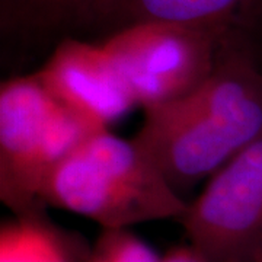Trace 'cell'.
I'll list each match as a JSON object with an SVG mask.
<instances>
[{"label":"cell","instance_id":"12","mask_svg":"<svg viewBox=\"0 0 262 262\" xmlns=\"http://www.w3.org/2000/svg\"><path fill=\"white\" fill-rule=\"evenodd\" d=\"M252 262H262V249L259 251V253H258V255H256V256L253 258Z\"/></svg>","mask_w":262,"mask_h":262},{"label":"cell","instance_id":"5","mask_svg":"<svg viewBox=\"0 0 262 262\" xmlns=\"http://www.w3.org/2000/svg\"><path fill=\"white\" fill-rule=\"evenodd\" d=\"M178 220L208 262H252L262 249V140L219 169Z\"/></svg>","mask_w":262,"mask_h":262},{"label":"cell","instance_id":"13","mask_svg":"<svg viewBox=\"0 0 262 262\" xmlns=\"http://www.w3.org/2000/svg\"><path fill=\"white\" fill-rule=\"evenodd\" d=\"M261 32H262V31H261Z\"/></svg>","mask_w":262,"mask_h":262},{"label":"cell","instance_id":"6","mask_svg":"<svg viewBox=\"0 0 262 262\" xmlns=\"http://www.w3.org/2000/svg\"><path fill=\"white\" fill-rule=\"evenodd\" d=\"M35 75L64 108L110 130L136 102L103 44L66 39Z\"/></svg>","mask_w":262,"mask_h":262},{"label":"cell","instance_id":"7","mask_svg":"<svg viewBox=\"0 0 262 262\" xmlns=\"http://www.w3.org/2000/svg\"><path fill=\"white\" fill-rule=\"evenodd\" d=\"M169 24L220 37L262 29V0H96L79 27L108 31Z\"/></svg>","mask_w":262,"mask_h":262},{"label":"cell","instance_id":"11","mask_svg":"<svg viewBox=\"0 0 262 262\" xmlns=\"http://www.w3.org/2000/svg\"><path fill=\"white\" fill-rule=\"evenodd\" d=\"M160 262H208L196 252L194 248L188 246H178L170 249L165 256H162Z\"/></svg>","mask_w":262,"mask_h":262},{"label":"cell","instance_id":"1","mask_svg":"<svg viewBox=\"0 0 262 262\" xmlns=\"http://www.w3.org/2000/svg\"><path fill=\"white\" fill-rule=\"evenodd\" d=\"M144 114L133 140L185 198L198 182L262 140V56L252 37H226L204 83Z\"/></svg>","mask_w":262,"mask_h":262},{"label":"cell","instance_id":"4","mask_svg":"<svg viewBox=\"0 0 262 262\" xmlns=\"http://www.w3.org/2000/svg\"><path fill=\"white\" fill-rule=\"evenodd\" d=\"M226 37L169 24H143L115 32L102 44L136 106L146 113L175 102L204 83Z\"/></svg>","mask_w":262,"mask_h":262},{"label":"cell","instance_id":"2","mask_svg":"<svg viewBox=\"0 0 262 262\" xmlns=\"http://www.w3.org/2000/svg\"><path fill=\"white\" fill-rule=\"evenodd\" d=\"M39 201L88 217L101 229L178 220L188 207L136 141L110 130L95 133L51 170Z\"/></svg>","mask_w":262,"mask_h":262},{"label":"cell","instance_id":"10","mask_svg":"<svg viewBox=\"0 0 262 262\" xmlns=\"http://www.w3.org/2000/svg\"><path fill=\"white\" fill-rule=\"evenodd\" d=\"M162 256L128 229H102L80 262H160Z\"/></svg>","mask_w":262,"mask_h":262},{"label":"cell","instance_id":"9","mask_svg":"<svg viewBox=\"0 0 262 262\" xmlns=\"http://www.w3.org/2000/svg\"><path fill=\"white\" fill-rule=\"evenodd\" d=\"M96 0H0L2 27L24 35H42L79 25Z\"/></svg>","mask_w":262,"mask_h":262},{"label":"cell","instance_id":"3","mask_svg":"<svg viewBox=\"0 0 262 262\" xmlns=\"http://www.w3.org/2000/svg\"><path fill=\"white\" fill-rule=\"evenodd\" d=\"M99 128L57 101L37 75L0 86V200L16 217L42 214L39 192L61 160Z\"/></svg>","mask_w":262,"mask_h":262},{"label":"cell","instance_id":"8","mask_svg":"<svg viewBox=\"0 0 262 262\" xmlns=\"http://www.w3.org/2000/svg\"><path fill=\"white\" fill-rule=\"evenodd\" d=\"M84 256V255H83ZM0 262H80L70 242L42 214L16 217L0 230Z\"/></svg>","mask_w":262,"mask_h":262}]
</instances>
